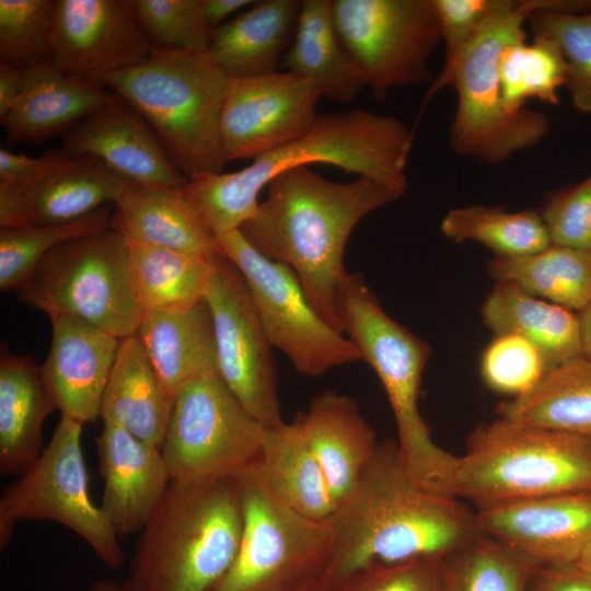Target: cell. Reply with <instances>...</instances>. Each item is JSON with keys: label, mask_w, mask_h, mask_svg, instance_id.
Instances as JSON below:
<instances>
[{"label": "cell", "mask_w": 591, "mask_h": 591, "mask_svg": "<svg viewBox=\"0 0 591 591\" xmlns=\"http://www.w3.org/2000/svg\"><path fill=\"white\" fill-rule=\"evenodd\" d=\"M328 521L334 545L321 580L333 588L373 565L444 558L482 534L476 510L416 482L392 439Z\"/></svg>", "instance_id": "obj_1"}, {"label": "cell", "mask_w": 591, "mask_h": 591, "mask_svg": "<svg viewBox=\"0 0 591 591\" xmlns=\"http://www.w3.org/2000/svg\"><path fill=\"white\" fill-rule=\"evenodd\" d=\"M265 189L256 213L239 231L260 255L290 267L310 303L343 333L336 293L348 273V239L362 219L403 194L362 176L334 182L310 166L277 175Z\"/></svg>", "instance_id": "obj_2"}, {"label": "cell", "mask_w": 591, "mask_h": 591, "mask_svg": "<svg viewBox=\"0 0 591 591\" xmlns=\"http://www.w3.org/2000/svg\"><path fill=\"white\" fill-rule=\"evenodd\" d=\"M414 130L364 108L320 114L303 137L235 172L202 174L179 187L200 224L216 239L239 230L257 211L259 194L277 175L315 163L380 182L401 194Z\"/></svg>", "instance_id": "obj_3"}, {"label": "cell", "mask_w": 591, "mask_h": 591, "mask_svg": "<svg viewBox=\"0 0 591 591\" xmlns=\"http://www.w3.org/2000/svg\"><path fill=\"white\" fill-rule=\"evenodd\" d=\"M242 525L235 476L171 479L124 583L130 591H211L236 558Z\"/></svg>", "instance_id": "obj_4"}, {"label": "cell", "mask_w": 591, "mask_h": 591, "mask_svg": "<svg viewBox=\"0 0 591 591\" xmlns=\"http://www.w3.org/2000/svg\"><path fill=\"white\" fill-rule=\"evenodd\" d=\"M229 79L207 55L152 47L144 62L106 77L102 85L147 120L190 179L222 172L227 164L221 115Z\"/></svg>", "instance_id": "obj_5"}, {"label": "cell", "mask_w": 591, "mask_h": 591, "mask_svg": "<svg viewBox=\"0 0 591 591\" xmlns=\"http://www.w3.org/2000/svg\"><path fill=\"white\" fill-rule=\"evenodd\" d=\"M344 334L376 373L391 405L397 449L409 474L425 488L452 494L456 456L434 443L418 401L430 346L391 317L359 273H347L336 293Z\"/></svg>", "instance_id": "obj_6"}, {"label": "cell", "mask_w": 591, "mask_h": 591, "mask_svg": "<svg viewBox=\"0 0 591 591\" xmlns=\"http://www.w3.org/2000/svg\"><path fill=\"white\" fill-rule=\"evenodd\" d=\"M591 490V441L503 417L477 426L456 456L453 495L475 510Z\"/></svg>", "instance_id": "obj_7"}, {"label": "cell", "mask_w": 591, "mask_h": 591, "mask_svg": "<svg viewBox=\"0 0 591 591\" xmlns=\"http://www.w3.org/2000/svg\"><path fill=\"white\" fill-rule=\"evenodd\" d=\"M571 0H507L483 25L453 72L450 88L457 103L449 130L452 151L488 164H500L537 146L549 132L544 113L528 107L509 112L501 101L499 58L510 45L525 40L532 13L567 12Z\"/></svg>", "instance_id": "obj_8"}, {"label": "cell", "mask_w": 591, "mask_h": 591, "mask_svg": "<svg viewBox=\"0 0 591 591\" xmlns=\"http://www.w3.org/2000/svg\"><path fill=\"white\" fill-rule=\"evenodd\" d=\"M15 293L48 316L72 315L119 338L136 334L144 313L128 242L112 228L51 251Z\"/></svg>", "instance_id": "obj_9"}, {"label": "cell", "mask_w": 591, "mask_h": 591, "mask_svg": "<svg viewBox=\"0 0 591 591\" xmlns=\"http://www.w3.org/2000/svg\"><path fill=\"white\" fill-rule=\"evenodd\" d=\"M256 462L235 476L243 514L240 548L211 591L297 588L321 579L329 560L334 545L329 521L305 517L283 502Z\"/></svg>", "instance_id": "obj_10"}, {"label": "cell", "mask_w": 591, "mask_h": 591, "mask_svg": "<svg viewBox=\"0 0 591 591\" xmlns=\"http://www.w3.org/2000/svg\"><path fill=\"white\" fill-rule=\"evenodd\" d=\"M83 425L61 417L38 460L4 488L0 497V548L21 521L50 520L79 535L108 568H119L118 535L89 495L81 445Z\"/></svg>", "instance_id": "obj_11"}, {"label": "cell", "mask_w": 591, "mask_h": 591, "mask_svg": "<svg viewBox=\"0 0 591 591\" xmlns=\"http://www.w3.org/2000/svg\"><path fill=\"white\" fill-rule=\"evenodd\" d=\"M265 430L213 370L175 395L161 452L172 479L232 477L258 460Z\"/></svg>", "instance_id": "obj_12"}, {"label": "cell", "mask_w": 591, "mask_h": 591, "mask_svg": "<svg viewBox=\"0 0 591 591\" xmlns=\"http://www.w3.org/2000/svg\"><path fill=\"white\" fill-rule=\"evenodd\" d=\"M333 18L376 99L431 80L429 59L441 42L433 0H333Z\"/></svg>", "instance_id": "obj_13"}, {"label": "cell", "mask_w": 591, "mask_h": 591, "mask_svg": "<svg viewBox=\"0 0 591 591\" xmlns=\"http://www.w3.org/2000/svg\"><path fill=\"white\" fill-rule=\"evenodd\" d=\"M221 253L241 271L273 347L301 374L320 376L361 355L308 300L294 271L256 252L239 230L217 237Z\"/></svg>", "instance_id": "obj_14"}, {"label": "cell", "mask_w": 591, "mask_h": 591, "mask_svg": "<svg viewBox=\"0 0 591 591\" xmlns=\"http://www.w3.org/2000/svg\"><path fill=\"white\" fill-rule=\"evenodd\" d=\"M205 300L212 317L221 379L266 429L281 427L273 346L241 271L223 254L213 262Z\"/></svg>", "instance_id": "obj_15"}, {"label": "cell", "mask_w": 591, "mask_h": 591, "mask_svg": "<svg viewBox=\"0 0 591 591\" xmlns=\"http://www.w3.org/2000/svg\"><path fill=\"white\" fill-rule=\"evenodd\" d=\"M321 97L315 83L288 70L230 78L221 115L225 163L253 161L306 135Z\"/></svg>", "instance_id": "obj_16"}, {"label": "cell", "mask_w": 591, "mask_h": 591, "mask_svg": "<svg viewBox=\"0 0 591 591\" xmlns=\"http://www.w3.org/2000/svg\"><path fill=\"white\" fill-rule=\"evenodd\" d=\"M152 47L134 0H56L49 61L65 73L103 86L144 62Z\"/></svg>", "instance_id": "obj_17"}, {"label": "cell", "mask_w": 591, "mask_h": 591, "mask_svg": "<svg viewBox=\"0 0 591 591\" xmlns=\"http://www.w3.org/2000/svg\"><path fill=\"white\" fill-rule=\"evenodd\" d=\"M479 532L540 565L573 564L591 543V490L476 510Z\"/></svg>", "instance_id": "obj_18"}, {"label": "cell", "mask_w": 591, "mask_h": 591, "mask_svg": "<svg viewBox=\"0 0 591 591\" xmlns=\"http://www.w3.org/2000/svg\"><path fill=\"white\" fill-rule=\"evenodd\" d=\"M62 144L68 154L94 158L126 183L178 187L188 181L147 120L114 93L63 135Z\"/></svg>", "instance_id": "obj_19"}, {"label": "cell", "mask_w": 591, "mask_h": 591, "mask_svg": "<svg viewBox=\"0 0 591 591\" xmlns=\"http://www.w3.org/2000/svg\"><path fill=\"white\" fill-rule=\"evenodd\" d=\"M49 318L51 345L40 372L54 406L61 417L95 421L121 338L72 315Z\"/></svg>", "instance_id": "obj_20"}, {"label": "cell", "mask_w": 591, "mask_h": 591, "mask_svg": "<svg viewBox=\"0 0 591 591\" xmlns=\"http://www.w3.org/2000/svg\"><path fill=\"white\" fill-rule=\"evenodd\" d=\"M126 182L91 157H67L37 181L0 184V227L20 229L66 223L114 205Z\"/></svg>", "instance_id": "obj_21"}, {"label": "cell", "mask_w": 591, "mask_h": 591, "mask_svg": "<svg viewBox=\"0 0 591 591\" xmlns=\"http://www.w3.org/2000/svg\"><path fill=\"white\" fill-rule=\"evenodd\" d=\"M96 438L99 472L104 482L101 508L118 537L141 531L172 479L160 449L102 419Z\"/></svg>", "instance_id": "obj_22"}, {"label": "cell", "mask_w": 591, "mask_h": 591, "mask_svg": "<svg viewBox=\"0 0 591 591\" xmlns=\"http://www.w3.org/2000/svg\"><path fill=\"white\" fill-rule=\"evenodd\" d=\"M112 95L106 88L45 61L25 68L22 91L0 120L9 140L42 143L66 135Z\"/></svg>", "instance_id": "obj_23"}, {"label": "cell", "mask_w": 591, "mask_h": 591, "mask_svg": "<svg viewBox=\"0 0 591 591\" xmlns=\"http://www.w3.org/2000/svg\"><path fill=\"white\" fill-rule=\"evenodd\" d=\"M294 420L338 506L349 496L378 448L373 428L355 399L331 390L316 395Z\"/></svg>", "instance_id": "obj_24"}, {"label": "cell", "mask_w": 591, "mask_h": 591, "mask_svg": "<svg viewBox=\"0 0 591 591\" xmlns=\"http://www.w3.org/2000/svg\"><path fill=\"white\" fill-rule=\"evenodd\" d=\"M112 229L128 242L182 252L209 262L218 241L200 224L179 186L126 183L113 205Z\"/></svg>", "instance_id": "obj_25"}, {"label": "cell", "mask_w": 591, "mask_h": 591, "mask_svg": "<svg viewBox=\"0 0 591 591\" xmlns=\"http://www.w3.org/2000/svg\"><path fill=\"white\" fill-rule=\"evenodd\" d=\"M302 1H255L213 30L207 57L229 78L278 71L293 39Z\"/></svg>", "instance_id": "obj_26"}, {"label": "cell", "mask_w": 591, "mask_h": 591, "mask_svg": "<svg viewBox=\"0 0 591 591\" xmlns=\"http://www.w3.org/2000/svg\"><path fill=\"white\" fill-rule=\"evenodd\" d=\"M137 335L174 397L196 378L217 370L215 329L205 298L185 308L144 311Z\"/></svg>", "instance_id": "obj_27"}, {"label": "cell", "mask_w": 591, "mask_h": 591, "mask_svg": "<svg viewBox=\"0 0 591 591\" xmlns=\"http://www.w3.org/2000/svg\"><path fill=\"white\" fill-rule=\"evenodd\" d=\"M56 410L40 366L2 347L0 357V472L21 475L46 445L43 425Z\"/></svg>", "instance_id": "obj_28"}, {"label": "cell", "mask_w": 591, "mask_h": 591, "mask_svg": "<svg viewBox=\"0 0 591 591\" xmlns=\"http://www.w3.org/2000/svg\"><path fill=\"white\" fill-rule=\"evenodd\" d=\"M174 405L137 333L120 339L104 392L101 419L161 450Z\"/></svg>", "instance_id": "obj_29"}, {"label": "cell", "mask_w": 591, "mask_h": 591, "mask_svg": "<svg viewBox=\"0 0 591 591\" xmlns=\"http://www.w3.org/2000/svg\"><path fill=\"white\" fill-rule=\"evenodd\" d=\"M480 315L494 334H514L531 343L555 369L582 358L577 313L530 296L514 286L496 283Z\"/></svg>", "instance_id": "obj_30"}, {"label": "cell", "mask_w": 591, "mask_h": 591, "mask_svg": "<svg viewBox=\"0 0 591 591\" xmlns=\"http://www.w3.org/2000/svg\"><path fill=\"white\" fill-rule=\"evenodd\" d=\"M286 70L315 83L322 97L351 103L366 88L363 77L336 32L333 0H304L294 36L283 56Z\"/></svg>", "instance_id": "obj_31"}, {"label": "cell", "mask_w": 591, "mask_h": 591, "mask_svg": "<svg viewBox=\"0 0 591 591\" xmlns=\"http://www.w3.org/2000/svg\"><path fill=\"white\" fill-rule=\"evenodd\" d=\"M256 463L268 487L289 507L311 519H331L336 501L294 419L265 430Z\"/></svg>", "instance_id": "obj_32"}, {"label": "cell", "mask_w": 591, "mask_h": 591, "mask_svg": "<svg viewBox=\"0 0 591 591\" xmlns=\"http://www.w3.org/2000/svg\"><path fill=\"white\" fill-rule=\"evenodd\" d=\"M496 283L560 305L575 313L591 301V252L549 245L520 257L495 256L488 264Z\"/></svg>", "instance_id": "obj_33"}, {"label": "cell", "mask_w": 591, "mask_h": 591, "mask_svg": "<svg viewBox=\"0 0 591 591\" xmlns=\"http://www.w3.org/2000/svg\"><path fill=\"white\" fill-rule=\"evenodd\" d=\"M497 410L499 417L591 441V363L579 358L552 369L532 391Z\"/></svg>", "instance_id": "obj_34"}, {"label": "cell", "mask_w": 591, "mask_h": 591, "mask_svg": "<svg viewBox=\"0 0 591 591\" xmlns=\"http://www.w3.org/2000/svg\"><path fill=\"white\" fill-rule=\"evenodd\" d=\"M128 246L134 288L144 311L185 308L205 298L216 259L132 242Z\"/></svg>", "instance_id": "obj_35"}, {"label": "cell", "mask_w": 591, "mask_h": 591, "mask_svg": "<svg viewBox=\"0 0 591 591\" xmlns=\"http://www.w3.org/2000/svg\"><path fill=\"white\" fill-rule=\"evenodd\" d=\"M441 233L454 243L477 242L498 257H520L551 244L540 211H507L500 207L473 205L449 210Z\"/></svg>", "instance_id": "obj_36"}, {"label": "cell", "mask_w": 591, "mask_h": 591, "mask_svg": "<svg viewBox=\"0 0 591 591\" xmlns=\"http://www.w3.org/2000/svg\"><path fill=\"white\" fill-rule=\"evenodd\" d=\"M538 566L515 548L480 534L443 558L445 591H525Z\"/></svg>", "instance_id": "obj_37"}, {"label": "cell", "mask_w": 591, "mask_h": 591, "mask_svg": "<svg viewBox=\"0 0 591 591\" xmlns=\"http://www.w3.org/2000/svg\"><path fill=\"white\" fill-rule=\"evenodd\" d=\"M498 72L502 104L513 113L532 99L557 105L558 91L567 83L568 66L554 42L533 38L508 46L500 55Z\"/></svg>", "instance_id": "obj_38"}, {"label": "cell", "mask_w": 591, "mask_h": 591, "mask_svg": "<svg viewBox=\"0 0 591 591\" xmlns=\"http://www.w3.org/2000/svg\"><path fill=\"white\" fill-rule=\"evenodd\" d=\"M113 205L74 221L0 231V289L15 291L63 243L112 228Z\"/></svg>", "instance_id": "obj_39"}, {"label": "cell", "mask_w": 591, "mask_h": 591, "mask_svg": "<svg viewBox=\"0 0 591 591\" xmlns=\"http://www.w3.org/2000/svg\"><path fill=\"white\" fill-rule=\"evenodd\" d=\"M533 38L554 42L567 66L568 91L576 111L591 114V11L537 10L528 20Z\"/></svg>", "instance_id": "obj_40"}, {"label": "cell", "mask_w": 591, "mask_h": 591, "mask_svg": "<svg viewBox=\"0 0 591 591\" xmlns=\"http://www.w3.org/2000/svg\"><path fill=\"white\" fill-rule=\"evenodd\" d=\"M56 0H0L1 62L27 68L49 61Z\"/></svg>", "instance_id": "obj_41"}, {"label": "cell", "mask_w": 591, "mask_h": 591, "mask_svg": "<svg viewBox=\"0 0 591 591\" xmlns=\"http://www.w3.org/2000/svg\"><path fill=\"white\" fill-rule=\"evenodd\" d=\"M138 21L155 48L207 55L211 33L204 0H134Z\"/></svg>", "instance_id": "obj_42"}, {"label": "cell", "mask_w": 591, "mask_h": 591, "mask_svg": "<svg viewBox=\"0 0 591 591\" xmlns=\"http://www.w3.org/2000/svg\"><path fill=\"white\" fill-rule=\"evenodd\" d=\"M507 0H433L444 43V61L438 77L422 99L416 123L428 103L450 82L461 57L475 39L486 21L506 4Z\"/></svg>", "instance_id": "obj_43"}, {"label": "cell", "mask_w": 591, "mask_h": 591, "mask_svg": "<svg viewBox=\"0 0 591 591\" xmlns=\"http://www.w3.org/2000/svg\"><path fill=\"white\" fill-rule=\"evenodd\" d=\"M479 369L490 390L511 398L532 391L549 371L541 352L514 334H496L482 355Z\"/></svg>", "instance_id": "obj_44"}, {"label": "cell", "mask_w": 591, "mask_h": 591, "mask_svg": "<svg viewBox=\"0 0 591 591\" xmlns=\"http://www.w3.org/2000/svg\"><path fill=\"white\" fill-rule=\"evenodd\" d=\"M540 213L552 245L591 252V173L549 192Z\"/></svg>", "instance_id": "obj_45"}, {"label": "cell", "mask_w": 591, "mask_h": 591, "mask_svg": "<svg viewBox=\"0 0 591 591\" xmlns=\"http://www.w3.org/2000/svg\"><path fill=\"white\" fill-rule=\"evenodd\" d=\"M335 591H445L443 558L373 565L335 587Z\"/></svg>", "instance_id": "obj_46"}, {"label": "cell", "mask_w": 591, "mask_h": 591, "mask_svg": "<svg viewBox=\"0 0 591 591\" xmlns=\"http://www.w3.org/2000/svg\"><path fill=\"white\" fill-rule=\"evenodd\" d=\"M62 149L50 150L38 158H28L0 149V184L24 186L43 177L65 158Z\"/></svg>", "instance_id": "obj_47"}, {"label": "cell", "mask_w": 591, "mask_h": 591, "mask_svg": "<svg viewBox=\"0 0 591 591\" xmlns=\"http://www.w3.org/2000/svg\"><path fill=\"white\" fill-rule=\"evenodd\" d=\"M525 591H591V573L576 563L541 565L532 575Z\"/></svg>", "instance_id": "obj_48"}, {"label": "cell", "mask_w": 591, "mask_h": 591, "mask_svg": "<svg viewBox=\"0 0 591 591\" xmlns=\"http://www.w3.org/2000/svg\"><path fill=\"white\" fill-rule=\"evenodd\" d=\"M25 68L0 63V119L16 102L24 82Z\"/></svg>", "instance_id": "obj_49"}, {"label": "cell", "mask_w": 591, "mask_h": 591, "mask_svg": "<svg viewBox=\"0 0 591 591\" xmlns=\"http://www.w3.org/2000/svg\"><path fill=\"white\" fill-rule=\"evenodd\" d=\"M253 0H204L205 20L211 31L227 23V20L240 12L242 9L251 7Z\"/></svg>", "instance_id": "obj_50"}, {"label": "cell", "mask_w": 591, "mask_h": 591, "mask_svg": "<svg viewBox=\"0 0 591 591\" xmlns=\"http://www.w3.org/2000/svg\"><path fill=\"white\" fill-rule=\"evenodd\" d=\"M577 315L580 327L582 358L591 363V301Z\"/></svg>", "instance_id": "obj_51"}, {"label": "cell", "mask_w": 591, "mask_h": 591, "mask_svg": "<svg viewBox=\"0 0 591 591\" xmlns=\"http://www.w3.org/2000/svg\"><path fill=\"white\" fill-rule=\"evenodd\" d=\"M88 591H130L127 586L108 579L95 581Z\"/></svg>", "instance_id": "obj_52"}, {"label": "cell", "mask_w": 591, "mask_h": 591, "mask_svg": "<svg viewBox=\"0 0 591 591\" xmlns=\"http://www.w3.org/2000/svg\"><path fill=\"white\" fill-rule=\"evenodd\" d=\"M283 591H335L334 588L324 583L321 579L308 582L297 588L283 590Z\"/></svg>", "instance_id": "obj_53"}, {"label": "cell", "mask_w": 591, "mask_h": 591, "mask_svg": "<svg viewBox=\"0 0 591 591\" xmlns=\"http://www.w3.org/2000/svg\"><path fill=\"white\" fill-rule=\"evenodd\" d=\"M576 564L587 572L591 573V543Z\"/></svg>", "instance_id": "obj_54"}]
</instances>
